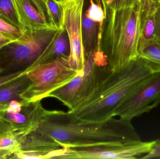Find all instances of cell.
<instances>
[{
	"label": "cell",
	"mask_w": 160,
	"mask_h": 159,
	"mask_svg": "<svg viewBox=\"0 0 160 159\" xmlns=\"http://www.w3.org/2000/svg\"><path fill=\"white\" fill-rule=\"evenodd\" d=\"M0 33L10 37L14 41H25L29 36L28 33H24L22 30L10 23L1 16Z\"/></svg>",
	"instance_id": "cell-18"
},
{
	"label": "cell",
	"mask_w": 160,
	"mask_h": 159,
	"mask_svg": "<svg viewBox=\"0 0 160 159\" xmlns=\"http://www.w3.org/2000/svg\"><path fill=\"white\" fill-rule=\"evenodd\" d=\"M49 15L57 30L63 29V12L58 0H44Z\"/></svg>",
	"instance_id": "cell-19"
},
{
	"label": "cell",
	"mask_w": 160,
	"mask_h": 159,
	"mask_svg": "<svg viewBox=\"0 0 160 159\" xmlns=\"http://www.w3.org/2000/svg\"><path fill=\"white\" fill-rule=\"evenodd\" d=\"M69 61V56H63L41 63L26 74L31 85L21 96V103L42 101L52 91L71 81L78 74Z\"/></svg>",
	"instance_id": "cell-6"
},
{
	"label": "cell",
	"mask_w": 160,
	"mask_h": 159,
	"mask_svg": "<svg viewBox=\"0 0 160 159\" xmlns=\"http://www.w3.org/2000/svg\"><path fill=\"white\" fill-rule=\"evenodd\" d=\"M139 2L128 7L113 9L107 7L104 10L100 49L112 70L139 57Z\"/></svg>",
	"instance_id": "cell-3"
},
{
	"label": "cell",
	"mask_w": 160,
	"mask_h": 159,
	"mask_svg": "<svg viewBox=\"0 0 160 159\" xmlns=\"http://www.w3.org/2000/svg\"><path fill=\"white\" fill-rule=\"evenodd\" d=\"M150 1H152V2H153L156 3H160V0H150Z\"/></svg>",
	"instance_id": "cell-29"
},
{
	"label": "cell",
	"mask_w": 160,
	"mask_h": 159,
	"mask_svg": "<svg viewBox=\"0 0 160 159\" xmlns=\"http://www.w3.org/2000/svg\"><path fill=\"white\" fill-rule=\"evenodd\" d=\"M156 141L133 143L114 146H103L84 148H63L57 159H122L141 158L150 153Z\"/></svg>",
	"instance_id": "cell-8"
},
{
	"label": "cell",
	"mask_w": 160,
	"mask_h": 159,
	"mask_svg": "<svg viewBox=\"0 0 160 159\" xmlns=\"http://www.w3.org/2000/svg\"><path fill=\"white\" fill-rule=\"evenodd\" d=\"M7 105L0 104V112L2 111H5L7 108Z\"/></svg>",
	"instance_id": "cell-28"
},
{
	"label": "cell",
	"mask_w": 160,
	"mask_h": 159,
	"mask_svg": "<svg viewBox=\"0 0 160 159\" xmlns=\"http://www.w3.org/2000/svg\"><path fill=\"white\" fill-rule=\"evenodd\" d=\"M139 56L147 62L153 73L160 72V39L152 40L138 44Z\"/></svg>",
	"instance_id": "cell-16"
},
{
	"label": "cell",
	"mask_w": 160,
	"mask_h": 159,
	"mask_svg": "<svg viewBox=\"0 0 160 159\" xmlns=\"http://www.w3.org/2000/svg\"><path fill=\"white\" fill-rule=\"evenodd\" d=\"M90 1V5L84 15L88 18L102 25L105 19V13L100 5L95 3L93 0Z\"/></svg>",
	"instance_id": "cell-20"
},
{
	"label": "cell",
	"mask_w": 160,
	"mask_h": 159,
	"mask_svg": "<svg viewBox=\"0 0 160 159\" xmlns=\"http://www.w3.org/2000/svg\"><path fill=\"white\" fill-rule=\"evenodd\" d=\"M140 0H113L112 4L109 6L113 9H118L132 6L139 2Z\"/></svg>",
	"instance_id": "cell-21"
},
{
	"label": "cell",
	"mask_w": 160,
	"mask_h": 159,
	"mask_svg": "<svg viewBox=\"0 0 160 159\" xmlns=\"http://www.w3.org/2000/svg\"><path fill=\"white\" fill-rule=\"evenodd\" d=\"M58 142L63 148L114 146L141 141L131 120L112 118L99 123L78 124L65 112L56 111L36 130Z\"/></svg>",
	"instance_id": "cell-2"
},
{
	"label": "cell",
	"mask_w": 160,
	"mask_h": 159,
	"mask_svg": "<svg viewBox=\"0 0 160 159\" xmlns=\"http://www.w3.org/2000/svg\"><path fill=\"white\" fill-rule=\"evenodd\" d=\"M24 33L57 30L48 21L37 7L30 0H15Z\"/></svg>",
	"instance_id": "cell-11"
},
{
	"label": "cell",
	"mask_w": 160,
	"mask_h": 159,
	"mask_svg": "<svg viewBox=\"0 0 160 159\" xmlns=\"http://www.w3.org/2000/svg\"><path fill=\"white\" fill-rule=\"evenodd\" d=\"M70 43L64 29L46 48L35 63L33 68L41 63L50 61L63 56H69Z\"/></svg>",
	"instance_id": "cell-14"
},
{
	"label": "cell",
	"mask_w": 160,
	"mask_h": 159,
	"mask_svg": "<svg viewBox=\"0 0 160 159\" xmlns=\"http://www.w3.org/2000/svg\"><path fill=\"white\" fill-rule=\"evenodd\" d=\"M0 16L23 31L15 0H0Z\"/></svg>",
	"instance_id": "cell-17"
},
{
	"label": "cell",
	"mask_w": 160,
	"mask_h": 159,
	"mask_svg": "<svg viewBox=\"0 0 160 159\" xmlns=\"http://www.w3.org/2000/svg\"><path fill=\"white\" fill-rule=\"evenodd\" d=\"M103 6V10H105L107 7L110 6L113 2V0H101Z\"/></svg>",
	"instance_id": "cell-27"
},
{
	"label": "cell",
	"mask_w": 160,
	"mask_h": 159,
	"mask_svg": "<svg viewBox=\"0 0 160 159\" xmlns=\"http://www.w3.org/2000/svg\"><path fill=\"white\" fill-rule=\"evenodd\" d=\"M62 7L63 28L70 43L69 59L73 68L82 71L86 62L82 36V18L84 0H58Z\"/></svg>",
	"instance_id": "cell-9"
},
{
	"label": "cell",
	"mask_w": 160,
	"mask_h": 159,
	"mask_svg": "<svg viewBox=\"0 0 160 159\" xmlns=\"http://www.w3.org/2000/svg\"><path fill=\"white\" fill-rule=\"evenodd\" d=\"M62 30L27 32L29 36L25 41H13L3 47L0 49V76L32 69L41 53Z\"/></svg>",
	"instance_id": "cell-5"
},
{
	"label": "cell",
	"mask_w": 160,
	"mask_h": 159,
	"mask_svg": "<svg viewBox=\"0 0 160 159\" xmlns=\"http://www.w3.org/2000/svg\"><path fill=\"white\" fill-rule=\"evenodd\" d=\"M63 149L55 140L34 131L22 137L20 142L19 150L37 153L41 159H57Z\"/></svg>",
	"instance_id": "cell-10"
},
{
	"label": "cell",
	"mask_w": 160,
	"mask_h": 159,
	"mask_svg": "<svg viewBox=\"0 0 160 159\" xmlns=\"http://www.w3.org/2000/svg\"><path fill=\"white\" fill-rule=\"evenodd\" d=\"M103 55L100 51H96L87 57L82 70L69 83L52 91L48 98L57 99L69 110H74L85 102L113 70Z\"/></svg>",
	"instance_id": "cell-4"
},
{
	"label": "cell",
	"mask_w": 160,
	"mask_h": 159,
	"mask_svg": "<svg viewBox=\"0 0 160 159\" xmlns=\"http://www.w3.org/2000/svg\"><path fill=\"white\" fill-rule=\"evenodd\" d=\"M160 104V72L143 80L119 105L114 117L132 120L148 113Z\"/></svg>",
	"instance_id": "cell-7"
},
{
	"label": "cell",
	"mask_w": 160,
	"mask_h": 159,
	"mask_svg": "<svg viewBox=\"0 0 160 159\" xmlns=\"http://www.w3.org/2000/svg\"><path fill=\"white\" fill-rule=\"evenodd\" d=\"M31 81L26 73L0 86V104L7 105L12 101H21V96L28 89Z\"/></svg>",
	"instance_id": "cell-15"
},
{
	"label": "cell",
	"mask_w": 160,
	"mask_h": 159,
	"mask_svg": "<svg viewBox=\"0 0 160 159\" xmlns=\"http://www.w3.org/2000/svg\"><path fill=\"white\" fill-rule=\"evenodd\" d=\"M152 73L147 62L139 56L124 67L113 70L88 100L65 112L66 116L78 124L106 122L115 117L119 105Z\"/></svg>",
	"instance_id": "cell-1"
},
{
	"label": "cell",
	"mask_w": 160,
	"mask_h": 159,
	"mask_svg": "<svg viewBox=\"0 0 160 159\" xmlns=\"http://www.w3.org/2000/svg\"><path fill=\"white\" fill-rule=\"evenodd\" d=\"M102 25L88 18L83 13L82 18V36L86 58L91 53L100 50Z\"/></svg>",
	"instance_id": "cell-13"
},
{
	"label": "cell",
	"mask_w": 160,
	"mask_h": 159,
	"mask_svg": "<svg viewBox=\"0 0 160 159\" xmlns=\"http://www.w3.org/2000/svg\"><path fill=\"white\" fill-rule=\"evenodd\" d=\"M27 72L26 71H22V72H18L14 73L11 74L1 76H0V86L15 79V78H17L18 77L21 76L22 75Z\"/></svg>",
	"instance_id": "cell-24"
},
{
	"label": "cell",
	"mask_w": 160,
	"mask_h": 159,
	"mask_svg": "<svg viewBox=\"0 0 160 159\" xmlns=\"http://www.w3.org/2000/svg\"><path fill=\"white\" fill-rule=\"evenodd\" d=\"M14 40H12L10 37L0 33V49L2 48L3 47L8 44L9 43L13 42Z\"/></svg>",
	"instance_id": "cell-26"
},
{
	"label": "cell",
	"mask_w": 160,
	"mask_h": 159,
	"mask_svg": "<svg viewBox=\"0 0 160 159\" xmlns=\"http://www.w3.org/2000/svg\"><path fill=\"white\" fill-rule=\"evenodd\" d=\"M141 159H160V138L157 140L156 144L153 150L147 155L142 157Z\"/></svg>",
	"instance_id": "cell-23"
},
{
	"label": "cell",
	"mask_w": 160,
	"mask_h": 159,
	"mask_svg": "<svg viewBox=\"0 0 160 159\" xmlns=\"http://www.w3.org/2000/svg\"><path fill=\"white\" fill-rule=\"evenodd\" d=\"M155 37L160 39V4L155 11Z\"/></svg>",
	"instance_id": "cell-25"
},
{
	"label": "cell",
	"mask_w": 160,
	"mask_h": 159,
	"mask_svg": "<svg viewBox=\"0 0 160 159\" xmlns=\"http://www.w3.org/2000/svg\"><path fill=\"white\" fill-rule=\"evenodd\" d=\"M139 3L140 44L155 38V11L160 3L150 0H140Z\"/></svg>",
	"instance_id": "cell-12"
},
{
	"label": "cell",
	"mask_w": 160,
	"mask_h": 159,
	"mask_svg": "<svg viewBox=\"0 0 160 159\" xmlns=\"http://www.w3.org/2000/svg\"><path fill=\"white\" fill-rule=\"evenodd\" d=\"M22 104L19 101H12L8 104L7 108L5 112L10 114L20 113L22 109Z\"/></svg>",
	"instance_id": "cell-22"
}]
</instances>
